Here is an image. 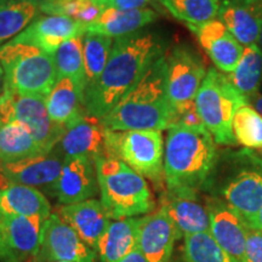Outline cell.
I'll return each instance as SVG.
<instances>
[{"label":"cell","mask_w":262,"mask_h":262,"mask_svg":"<svg viewBox=\"0 0 262 262\" xmlns=\"http://www.w3.org/2000/svg\"><path fill=\"white\" fill-rule=\"evenodd\" d=\"M162 55L164 47L153 33L136 32L114 39L100 79L84 93L86 113L98 119L110 113Z\"/></svg>","instance_id":"obj_1"},{"label":"cell","mask_w":262,"mask_h":262,"mask_svg":"<svg viewBox=\"0 0 262 262\" xmlns=\"http://www.w3.org/2000/svg\"><path fill=\"white\" fill-rule=\"evenodd\" d=\"M171 114L166 86V55H162L117 106L101 118V122L112 131H163L169 130Z\"/></svg>","instance_id":"obj_2"},{"label":"cell","mask_w":262,"mask_h":262,"mask_svg":"<svg viewBox=\"0 0 262 262\" xmlns=\"http://www.w3.org/2000/svg\"><path fill=\"white\" fill-rule=\"evenodd\" d=\"M217 149L206 129L171 127L164 146V180L168 191H198L210 180Z\"/></svg>","instance_id":"obj_3"},{"label":"cell","mask_w":262,"mask_h":262,"mask_svg":"<svg viewBox=\"0 0 262 262\" xmlns=\"http://www.w3.org/2000/svg\"><path fill=\"white\" fill-rule=\"evenodd\" d=\"M101 203L111 220L136 217L155 209V201L145 178L113 157L95 160Z\"/></svg>","instance_id":"obj_4"},{"label":"cell","mask_w":262,"mask_h":262,"mask_svg":"<svg viewBox=\"0 0 262 262\" xmlns=\"http://www.w3.org/2000/svg\"><path fill=\"white\" fill-rule=\"evenodd\" d=\"M6 89L22 96L48 97L57 83L52 54L34 45L10 40L0 47Z\"/></svg>","instance_id":"obj_5"},{"label":"cell","mask_w":262,"mask_h":262,"mask_svg":"<svg viewBox=\"0 0 262 262\" xmlns=\"http://www.w3.org/2000/svg\"><path fill=\"white\" fill-rule=\"evenodd\" d=\"M249 101L235 89L228 75L217 68H209L195 96V106L205 129L215 142L222 146L237 143L233 134V118Z\"/></svg>","instance_id":"obj_6"},{"label":"cell","mask_w":262,"mask_h":262,"mask_svg":"<svg viewBox=\"0 0 262 262\" xmlns=\"http://www.w3.org/2000/svg\"><path fill=\"white\" fill-rule=\"evenodd\" d=\"M228 164L221 195L250 228L262 208V158L253 149L243 148L232 152Z\"/></svg>","instance_id":"obj_7"},{"label":"cell","mask_w":262,"mask_h":262,"mask_svg":"<svg viewBox=\"0 0 262 262\" xmlns=\"http://www.w3.org/2000/svg\"><path fill=\"white\" fill-rule=\"evenodd\" d=\"M164 146L162 131L107 130L106 133V157L123 160L156 183L164 179Z\"/></svg>","instance_id":"obj_8"},{"label":"cell","mask_w":262,"mask_h":262,"mask_svg":"<svg viewBox=\"0 0 262 262\" xmlns=\"http://www.w3.org/2000/svg\"><path fill=\"white\" fill-rule=\"evenodd\" d=\"M0 122H16L24 125L42 153L54 150L66 130L49 116L47 97L22 96L9 89L0 96Z\"/></svg>","instance_id":"obj_9"},{"label":"cell","mask_w":262,"mask_h":262,"mask_svg":"<svg viewBox=\"0 0 262 262\" xmlns=\"http://www.w3.org/2000/svg\"><path fill=\"white\" fill-rule=\"evenodd\" d=\"M206 73L205 62L194 49L176 45L166 56V86L171 106L195 101Z\"/></svg>","instance_id":"obj_10"},{"label":"cell","mask_w":262,"mask_h":262,"mask_svg":"<svg viewBox=\"0 0 262 262\" xmlns=\"http://www.w3.org/2000/svg\"><path fill=\"white\" fill-rule=\"evenodd\" d=\"M41 250L50 261L95 262L94 249L85 244L77 232L56 212L47 219L42 229Z\"/></svg>","instance_id":"obj_11"},{"label":"cell","mask_w":262,"mask_h":262,"mask_svg":"<svg viewBox=\"0 0 262 262\" xmlns=\"http://www.w3.org/2000/svg\"><path fill=\"white\" fill-rule=\"evenodd\" d=\"M194 33L199 44L211 58L219 71L232 73L237 67L244 47L235 39L219 18L201 25H187Z\"/></svg>","instance_id":"obj_12"},{"label":"cell","mask_w":262,"mask_h":262,"mask_svg":"<svg viewBox=\"0 0 262 262\" xmlns=\"http://www.w3.org/2000/svg\"><path fill=\"white\" fill-rule=\"evenodd\" d=\"M52 188L61 205L94 199L98 189V182L93 160L85 157L64 158L60 178Z\"/></svg>","instance_id":"obj_13"},{"label":"cell","mask_w":262,"mask_h":262,"mask_svg":"<svg viewBox=\"0 0 262 262\" xmlns=\"http://www.w3.org/2000/svg\"><path fill=\"white\" fill-rule=\"evenodd\" d=\"M106 133L101 119L90 116L86 111L79 118L66 126L60 141L63 157H85L95 163L106 157Z\"/></svg>","instance_id":"obj_14"},{"label":"cell","mask_w":262,"mask_h":262,"mask_svg":"<svg viewBox=\"0 0 262 262\" xmlns=\"http://www.w3.org/2000/svg\"><path fill=\"white\" fill-rule=\"evenodd\" d=\"M86 32V26L77 19L64 16L48 15L35 18L21 34L12 40L34 45L54 55L63 42L81 37Z\"/></svg>","instance_id":"obj_15"},{"label":"cell","mask_w":262,"mask_h":262,"mask_svg":"<svg viewBox=\"0 0 262 262\" xmlns=\"http://www.w3.org/2000/svg\"><path fill=\"white\" fill-rule=\"evenodd\" d=\"M178 239V229L164 209L140 217L137 248L148 262H169Z\"/></svg>","instance_id":"obj_16"},{"label":"cell","mask_w":262,"mask_h":262,"mask_svg":"<svg viewBox=\"0 0 262 262\" xmlns=\"http://www.w3.org/2000/svg\"><path fill=\"white\" fill-rule=\"evenodd\" d=\"M160 208L169 215L178 229L179 238L202 232H210L208 208L201 203L195 191L176 189L168 191Z\"/></svg>","instance_id":"obj_17"},{"label":"cell","mask_w":262,"mask_h":262,"mask_svg":"<svg viewBox=\"0 0 262 262\" xmlns=\"http://www.w3.org/2000/svg\"><path fill=\"white\" fill-rule=\"evenodd\" d=\"M64 158L54 153V150L44 155L28 157L12 163L0 164V172L9 183L29 186V187H45L54 186L63 165Z\"/></svg>","instance_id":"obj_18"},{"label":"cell","mask_w":262,"mask_h":262,"mask_svg":"<svg viewBox=\"0 0 262 262\" xmlns=\"http://www.w3.org/2000/svg\"><path fill=\"white\" fill-rule=\"evenodd\" d=\"M206 208L210 217V234L229 255L243 262L247 235L250 228L224 201L210 199Z\"/></svg>","instance_id":"obj_19"},{"label":"cell","mask_w":262,"mask_h":262,"mask_svg":"<svg viewBox=\"0 0 262 262\" xmlns=\"http://www.w3.org/2000/svg\"><path fill=\"white\" fill-rule=\"evenodd\" d=\"M56 214L77 232L85 244L96 249L98 241L102 237L111 219L104 210L102 203L97 199L60 205Z\"/></svg>","instance_id":"obj_20"},{"label":"cell","mask_w":262,"mask_h":262,"mask_svg":"<svg viewBox=\"0 0 262 262\" xmlns=\"http://www.w3.org/2000/svg\"><path fill=\"white\" fill-rule=\"evenodd\" d=\"M243 47L258 44L262 18L247 0H224L217 17Z\"/></svg>","instance_id":"obj_21"},{"label":"cell","mask_w":262,"mask_h":262,"mask_svg":"<svg viewBox=\"0 0 262 262\" xmlns=\"http://www.w3.org/2000/svg\"><path fill=\"white\" fill-rule=\"evenodd\" d=\"M157 18V12L149 8L137 10L104 8L100 17L86 26V32L108 35L116 39L140 32L141 28L155 22Z\"/></svg>","instance_id":"obj_22"},{"label":"cell","mask_w":262,"mask_h":262,"mask_svg":"<svg viewBox=\"0 0 262 262\" xmlns=\"http://www.w3.org/2000/svg\"><path fill=\"white\" fill-rule=\"evenodd\" d=\"M140 217L111 221L97 244L101 262H119L137 248Z\"/></svg>","instance_id":"obj_23"},{"label":"cell","mask_w":262,"mask_h":262,"mask_svg":"<svg viewBox=\"0 0 262 262\" xmlns=\"http://www.w3.org/2000/svg\"><path fill=\"white\" fill-rule=\"evenodd\" d=\"M0 211L4 216H39L47 220L51 205L38 188L10 183L0 189Z\"/></svg>","instance_id":"obj_24"},{"label":"cell","mask_w":262,"mask_h":262,"mask_svg":"<svg viewBox=\"0 0 262 262\" xmlns=\"http://www.w3.org/2000/svg\"><path fill=\"white\" fill-rule=\"evenodd\" d=\"M45 219L39 216H4L5 238L12 253L22 256L41 250Z\"/></svg>","instance_id":"obj_25"},{"label":"cell","mask_w":262,"mask_h":262,"mask_svg":"<svg viewBox=\"0 0 262 262\" xmlns=\"http://www.w3.org/2000/svg\"><path fill=\"white\" fill-rule=\"evenodd\" d=\"M49 116L58 125L67 126L85 112L83 96L68 78L58 79L47 97Z\"/></svg>","instance_id":"obj_26"},{"label":"cell","mask_w":262,"mask_h":262,"mask_svg":"<svg viewBox=\"0 0 262 262\" xmlns=\"http://www.w3.org/2000/svg\"><path fill=\"white\" fill-rule=\"evenodd\" d=\"M42 0H0V47L21 34L41 12Z\"/></svg>","instance_id":"obj_27"},{"label":"cell","mask_w":262,"mask_h":262,"mask_svg":"<svg viewBox=\"0 0 262 262\" xmlns=\"http://www.w3.org/2000/svg\"><path fill=\"white\" fill-rule=\"evenodd\" d=\"M44 155L29 131L19 123L0 122V164Z\"/></svg>","instance_id":"obj_28"},{"label":"cell","mask_w":262,"mask_h":262,"mask_svg":"<svg viewBox=\"0 0 262 262\" xmlns=\"http://www.w3.org/2000/svg\"><path fill=\"white\" fill-rule=\"evenodd\" d=\"M228 78L249 102L256 96L262 84V50L257 44L244 47L237 67Z\"/></svg>","instance_id":"obj_29"},{"label":"cell","mask_w":262,"mask_h":262,"mask_svg":"<svg viewBox=\"0 0 262 262\" xmlns=\"http://www.w3.org/2000/svg\"><path fill=\"white\" fill-rule=\"evenodd\" d=\"M54 57L57 80L68 78L77 85L81 96H84L85 88H86V75H85L83 55V35L63 42L54 54Z\"/></svg>","instance_id":"obj_30"},{"label":"cell","mask_w":262,"mask_h":262,"mask_svg":"<svg viewBox=\"0 0 262 262\" xmlns=\"http://www.w3.org/2000/svg\"><path fill=\"white\" fill-rule=\"evenodd\" d=\"M113 41L114 39L108 35L85 32L83 35V55L85 75H86L85 90L93 86L100 79L101 74L106 68L108 58H110Z\"/></svg>","instance_id":"obj_31"},{"label":"cell","mask_w":262,"mask_h":262,"mask_svg":"<svg viewBox=\"0 0 262 262\" xmlns=\"http://www.w3.org/2000/svg\"><path fill=\"white\" fill-rule=\"evenodd\" d=\"M160 4L186 25H201L217 17L221 0H159Z\"/></svg>","instance_id":"obj_32"},{"label":"cell","mask_w":262,"mask_h":262,"mask_svg":"<svg viewBox=\"0 0 262 262\" xmlns=\"http://www.w3.org/2000/svg\"><path fill=\"white\" fill-rule=\"evenodd\" d=\"M186 262H239L222 249L210 232H202L183 238Z\"/></svg>","instance_id":"obj_33"},{"label":"cell","mask_w":262,"mask_h":262,"mask_svg":"<svg viewBox=\"0 0 262 262\" xmlns=\"http://www.w3.org/2000/svg\"><path fill=\"white\" fill-rule=\"evenodd\" d=\"M233 134L237 143L244 148H262V116L251 104H245L235 112Z\"/></svg>","instance_id":"obj_34"},{"label":"cell","mask_w":262,"mask_h":262,"mask_svg":"<svg viewBox=\"0 0 262 262\" xmlns=\"http://www.w3.org/2000/svg\"><path fill=\"white\" fill-rule=\"evenodd\" d=\"M186 127V129H205L204 124L198 110H196L195 101L181 104V106L172 107L171 120L170 127Z\"/></svg>","instance_id":"obj_35"},{"label":"cell","mask_w":262,"mask_h":262,"mask_svg":"<svg viewBox=\"0 0 262 262\" xmlns=\"http://www.w3.org/2000/svg\"><path fill=\"white\" fill-rule=\"evenodd\" d=\"M243 262H262V232L249 229Z\"/></svg>","instance_id":"obj_36"},{"label":"cell","mask_w":262,"mask_h":262,"mask_svg":"<svg viewBox=\"0 0 262 262\" xmlns=\"http://www.w3.org/2000/svg\"><path fill=\"white\" fill-rule=\"evenodd\" d=\"M103 8H114L118 10L146 9L153 0H96Z\"/></svg>","instance_id":"obj_37"},{"label":"cell","mask_w":262,"mask_h":262,"mask_svg":"<svg viewBox=\"0 0 262 262\" xmlns=\"http://www.w3.org/2000/svg\"><path fill=\"white\" fill-rule=\"evenodd\" d=\"M14 258V253L9 248L4 231V215L0 211V260L10 261Z\"/></svg>","instance_id":"obj_38"},{"label":"cell","mask_w":262,"mask_h":262,"mask_svg":"<svg viewBox=\"0 0 262 262\" xmlns=\"http://www.w3.org/2000/svg\"><path fill=\"white\" fill-rule=\"evenodd\" d=\"M119 262H148L147 258L145 257V255L140 251L139 248H136L133 253H130L127 256H125L123 260H120Z\"/></svg>","instance_id":"obj_39"},{"label":"cell","mask_w":262,"mask_h":262,"mask_svg":"<svg viewBox=\"0 0 262 262\" xmlns=\"http://www.w3.org/2000/svg\"><path fill=\"white\" fill-rule=\"evenodd\" d=\"M249 104H251V106H253L255 110H256L257 112L262 116V95L261 94H257L256 96L249 102Z\"/></svg>","instance_id":"obj_40"},{"label":"cell","mask_w":262,"mask_h":262,"mask_svg":"<svg viewBox=\"0 0 262 262\" xmlns=\"http://www.w3.org/2000/svg\"><path fill=\"white\" fill-rule=\"evenodd\" d=\"M250 229H256V231H261L262 232V208L261 210L258 211V214L255 220L253 221V224L250 226Z\"/></svg>","instance_id":"obj_41"},{"label":"cell","mask_w":262,"mask_h":262,"mask_svg":"<svg viewBox=\"0 0 262 262\" xmlns=\"http://www.w3.org/2000/svg\"><path fill=\"white\" fill-rule=\"evenodd\" d=\"M6 89V84H5V74L4 71H3L2 64H0V96L5 93Z\"/></svg>","instance_id":"obj_42"},{"label":"cell","mask_w":262,"mask_h":262,"mask_svg":"<svg viewBox=\"0 0 262 262\" xmlns=\"http://www.w3.org/2000/svg\"><path fill=\"white\" fill-rule=\"evenodd\" d=\"M254 6H255V9L257 10V12H258V15L261 16V18H262V2H258V3H255V4H253Z\"/></svg>","instance_id":"obj_43"},{"label":"cell","mask_w":262,"mask_h":262,"mask_svg":"<svg viewBox=\"0 0 262 262\" xmlns=\"http://www.w3.org/2000/svg\"><path fill=\"white\" fill-rule=\"evenodd\" d=\"M257 45H260V48H261V50H262V27H261V33H260V39H258V44Z\"/></svg>","instance_id":"obj_44"},{"label":"cell","mask_w":262,"mask_h":262,"mask_svg":"<svg viewBox=\"0 0 262 262\" xmlns=\"http://www.w3.org/2000/svg\"><path fill=\"white\" fill-rule=\"evenodd\" d=\"M247 2H249V3H251V4H255V3L262 2V0H247Z\"/></svg>","instance_id":"obj_45"},{"label":"cell","mask_w":262,"mask_h":262,"mask_svg":"<svg viewBox=\"0 0 262 262\" xmlns=\"http://www.w3.org/2000/svg\"><path fill=\"white\" fill-rule=\"evenodd\" d=\"M50 262H67V261H50Z\"/></svg>","instance_id":"obj_46"},{"label":"cell","mask_w":262,"mask_h":262,"mask_svg":"<svg viewBox=\"0 0 262 262\" xmlns=\"http://www.w3.org/2000/svg\"><path fill=\"white\" fill-rule=\"evenodd\" d=\"M261 155H262V148H261Z\"/></svg>","instance_id":"obj_47"}]
</instances>
